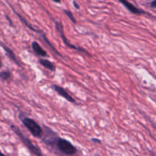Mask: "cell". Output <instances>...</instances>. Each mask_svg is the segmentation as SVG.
Here are the masks:
<instances>
[{
	"instance_id": "obj_13",
	"label": "cell",
	"mask_w": 156,
	"mask_h": 156,
	"mask_svg": "<svg viewBox=\"0 0 156 156\" xmlns=\"http://www.w3.org/2000/svg\"><path fill=\"white\" fill-rule=\"evenodd\" d=\"M73 5H74L75 9H80L79 4H77V3H76V2L73 1Z\"/></svg>"
},
{
	"instance_id": "obj_11",
	"label": "cell",
	"mask_w": 156,
	"mask_h": 156,
	"mask_svg": "<svg viewBox=\"0 0 156 156\" xmlns=\"http://www.w3.org/2000/svg\"><path fill=\"white\" fill-rule=\"evenodd\" d=\"M12 77V73L8 70L0 72V79L2 81H8Z\"/></svg>"
},
{
	"instance_id": "obj_1",
	"label": "cell",
	"mask_w": 156,
	"mask_h": 156,
	"mask_svg": "<svg viewBox=\"0 0 156 156\" xmlns=\"http://www.w3.org/2000/svg\"><path fill=\"white\" fill-rule=\"evenodd\" d=\"M11 129H12V130L19 137L21 141L24 143V146L29 149V151H30L32 154H34L35 156H44L41 150L39 149V147L37 146L36 145H34L33 143H32V141L22 133V132L20 130V129L18 126H15V125H11Z\"/></svg>"
},
{
	"instance_id": "obj_10",
	"label": "cell",
	"mask_w": 156,
	"mask_h": 156,
	"mask_svg": "<svg viewBox=\"0 0 156 156\" xmlns=\"http://www.w3.org/2000/svg\"><path fill=\"white\" fill-rule=\"evenodd\" d=\"M38 62H39L41 66H43L45 67L46 69H47L50 70V71L52 72L55 71V69H56V66H55L54 64L52 62H50V61L47 60V59H40L39 60H38Z\"/></svg>"
},
{
	"instance_id": "obj_17",
	"label": "cell",
	"mask_w": 156,
	"mask_h": 156,
	"mask_svg": "<svg viewBox=\"0 0 156 156\" xmlns=\"http://www.w3.org/2000/svg\"><path fill=\"white\" fill-rule=\"evenodd\" d=\"M54 2H56V3H61V1H55V0H54Z\"/></svg>"
},
{
	"instance_id": "obj_5",
	"label": "cell",
	"mask_w": 156,
	"mask_h": 156,
	"mask_svg": "<svg viewBox=\"0 0 156 156\" xmlns=\"http://www.w3.org/2000/svg\"><path fill=\"white\" fill-rule=\"evenodd\" d=\"M44 131L43 133L42 137V141L45 143L47 146H50V147H54V145L56 144V142L58 139L59 138L57 133H55L53 130L50 129L49 127H46L44 126Z\"/></svg>"
},
{
	"instance_id": "obj_19",
	"label": "cell",
	"mask_w": 156,
	"mask_h": 156,
	"mask_svg": "<svg viewBox=\"0 0 156 156\" xmlns=\"http://www.w3.org/2000/svg\"><path fill=\"white\" fill-rule=\"evenodd\" d=\"M95 156H99V155H95Z\"/></svg>"
},
{
	"instance_id": "obj_3",
	"label": "cell",
	"mask_w": 156,
	"mask_h": 156,
	"mask_svg": "<svg viewBox=\"0 0 156 156\" xmlns=\"http://www.w3.org/2000/svg\"><path fill=\"white\" fill-rule=\"evenodd\" d=\"M21 121H22L24 126L30 131V133L34 136L41 139L43 133H44V131H43L41 126L35 120H32L29 117H24L21 120Z\"/></svg>"
},
{
	"instance_id": "obj_6",
	"label": "cell",
	"mask_w": 156,
	"mask_h": 156,
	"mask_svg": "<svg viewBox=\"0 0 156 156\" xmlns=\"http://www.w3.org/2000/svg\"><path fill=\"white\" fill-rule=\"evenodd\" d=\"M51 88H53L60 96H61V97H63L64 98H65L67 101L70 102V103H76V101L74 100V98H73L72 97V96L70 95L64 88H62V87L59 86V85H52Z\"/></svg>"
},
{
	"instance_id": "obj_18",
	"label": "cell",
	"mask_w": 156,
	"mask_h": 156,
	"mask_svg": "<svg viewBox=\"0 0 156 156\" xmlns=\"http://www.w3.org/2000/svg\"><path fill=\"white\" fill-rule=\"evenodd\" d=\"M1 67H2V62L1 60H0V69H1Z\"/></svg>"
},
{
	"instance_id": "obj_8",
	"label": "cell",
	"mask_w": 156,
	"mask_h": 156,
	"mask_svg": "<svg viewBox=\"0 0 156 156\" xmlns=\"http://www.w3.org/2000/svg\"><path fill=\"white\" fill-rule=\"evenodd\" d=\"M0 45H1V47L3 48L4 51L6 52V55H7L8 57H9L11 60L13 61L15 64H17V65H19V62H18V59H17L16 56H15V53H14V52L12 51V50H11L9 47L6 46L4 44H2V43L0 42Z\"/></svg>"
},
{
	"instance_id": "obj_20",
	"label": "cell",
	"mask_w": 156,
	"mask_h": 156,
	"mask_svg": "<svg viewBox=\"0 0 156 156\" xmlns=\"http://www.w3.org/2000/svg\"><path fill=\"white\" fill-rule=\"evenodd\" d=\"M154 127H155V129H156V126H154Z\"/></svg>"
},
{
	"instance_id": "obj_4",
	"label": "cell",
	"mask_w": 156,
	"mask_h": 156,
	"mask_svg": "<svg viewBox=\"0 0 156 156\" xmlns=\"http://www.w3.org/2000/svg\"><path fill=\"white\" fill-rule=\"evenodd\" d=\"M55 26H56V29L58 30V31L59 32L60 36H61V39H62V41H64V44L67 45V47H70V48H71V49H73V50H77V51H79V52H82V53H87V54L90 55V53H89L88 52L85 50V49L82 48V47H76V46H74V45H73L72 44H70V41L67 40V38L66 37L65 35H64V29H63V26H62V24H61V21H60V22L59 21H55Z\"/></svg>"
},
{
	"instance_id": "obj_7",
	"label": "cell",
	"mask_w": 156,
	"mask_h": 156,
	"mask_svg": "<svg viewBox=\"0 0 156 156\" xmlns=\"http://www.w3.org/2000/svg\"><path fill=\"white\" fill-rule=\"evenodd\" d=\"M120 3H122L131 13L136 14V15H144V14H146V12L140 9H138L136 6L133 5L132 3H130L129 2L125 1V0H120Z\"/></svg>"
},
{
	"instance_id": "obj_9",
	"label": "cell",
	"mask_w": 156,
	"mask_h": 156,
	"mask_svg": "<svg viewBox=\"0 0 156 156\" xmlns=\"http://www.w3.org/2000/svg\"><path fill=\"white\" fill-rule=\"evenodd\" d=\"M32 49H33V51L35 52V53H36L38 56H47V52H46L45 50H44V49H43L42 47L39 45V44H38V42H36V41H34V42H32Z\"/></svg>"
},
{
	"instance_id": "obj_15",
	"label": "cell",
	"mask_w": 156,
	"mask_h": 156,
	"mask_svg": "<svg viewBox=\"0 0 156 156\" xmlns=\"http://www.w3.org/2000/svg\"><path fill=\"white\" fill-rule=\"evenodd\" d=\"M92 141L94 142V143H101V140H98V139H94V138H93V139H92Z\"/></svg>"
},
{
	"instance_id": "obj_2",
	"label": "cell",
	"mask_w": 156,
	"mask_h": 156,
	"mask_svg": "<svg viewBox=\"0 0 156 156\" xmlns=\"http://www.w3.org/2000/svg\"><path fill=\"white\" fill-rule=\"evenodd\" d=\"M55 147L61 153L66 155H73L77 152L76 148L68 140L59 137L55 144Z\"/></svg>"
},
{
	"instance_id": "obj_12",
	"label": "cell",
	"mask_w": 156,
	"mask_h": 156,
	"mask_svg": "<svg viewBox=\"0 0 156 156\" xmlns=\"http://www.w3.org/2000/svg\"><path fill=\"white\" fill-rule=\"evenodd\" d=\"M64 12L66 14V15H67V16L69 17V18H70V19L71 20V21H73V22L74 23V24L76 22V19H75V17L73 16V14H72V12H70L69 10H64Z\"/></svg>"
},
{
	"instance_id": "obj_14",
	"label": "cell",
	"mask_w": 156,
	"mask_h": 156,
	"mask_svg": "<svg viewBox=\"0 0 156 156\" xmlns=\"http://www.w3.org/2000/svg\"><path fill=\"white\" fill-rule=\"evenodd\" d=\"M150 5H151V8H156V0L155 1L151 2V4H150Z\"/></svg>"
},
{
	"instance_id": "obj_16",
	"label": "cell",
	"mask_w": 156,
	"mask_h": 156,
	"mask_svg": "<svg viewBox=\"0 0 156 156\" xmlns=\"http://www.w3.org/2000/svg\"><path fill=\"white\" fill-rule=\"evenodd\" d=\"M0 156H6V155H4V154H3V153H2V152H1V151H0Z\"/></svg>"
}]
</instances>
